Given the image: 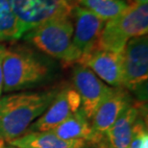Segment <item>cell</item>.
Instances as JSON below:
<instances>
[{
	"mask_svg": "<svg viewBox=\"0 0 148 148\" xmlns=\"http://www.w3.org/2000/svg\"><path fill=\"white\" fill-rule=\"evenodd\" d=\"M22 37L49 19L69 16L75 4L67 0H7Z\"/></svg>",
	"mask_w": 148,
	"mask_h": 148,
	"instance_id": "obj_5",
	"label": "cell"
},
{
	"mask_svg": "<svg viewBox=\"0 0 148 148\" xmlns=\"http://www.w3.org/2000/svg\"><path fill=\"white\" fill-rule=\"evenodd\" d=\"M138 108L128 105L112 126L108 130L106 138L112 148H129L133 126L138 119Z\"/></svg>",
	"mask_w": 148,
	"mask_h": 148,
	"instance_id": "obj_13",
	"label": "cell"
},
{
	"mask_svg": "<svg viewBox=\"0 0 148 148\" xmlns=\"http://www.w3.org/2000/svg\"><path fill=\"white\" fill-rule=\"evenodd\" d=\"M4 148H17V147H14V146H11V145H9V146H4Z\"/></svg>",
	"mask_w": 148,
	"mask_h": 148,
	"instance_id": "obj_23",
	"label": "cell"
},
{
	"mask_svg": "<svg viewBox=\"0 0 148 148\" xmlns=\"http://www.w3.org/2000/svg\"><path fill=\"white\" fill-rule=\"evenodd\" d=\"M122 54V88L138 90L146 86L148 79V38L147 35L131 38Z\"/></svg>",
	"mask_w": 148,
	"mask_h": 148,
	"instance_id": "obj_7",
	"label": "cell"
},
{
	"mask_svg": "<svg viewBox=\"0 0 148 148\" xmlns=\"http://www.w3.org/2000/svg\"><path fill=\"white\" fill-rule=\"evenodd\" d=\"M130 105L129 95L126 90L116 88L112 95L108 98L91 117V137L90 143L98 144L106 138L108 130L112 126L126 107Z\"/></svg>",
	"mask_w": 148,
	"mask_h": 148,
	"instance_id": "obj_11",
	"label": "cell"
},
{
	"mask_svg": "<svg viewBox=\"0 0 148 148\" xmlns=\"http://www.w3.org/2000/svg\"><path fill=\"white\" fill-rule=\"evenodd\" d=\"M72 83L81 99L80 109L88 120L116 88L108 86L90 69L80 64H76L72 69Z\"/></svg>",
	"mask_w": 148,
	"mask_h": 148,
	"instance_id": "obj_6",
	"label": "cell"
},
{
	"mask_svg": "<svg viewBox=\"0 0 148 148\" xmlns=\"http://www.w3.org/2000/svg\"><path fill=\"white\" fill-rule=\"evenodd\" d=\"M67 1L69 2H70V3H72V4H77V1H78V0H67Z\"/></svg>",
	"mask_w": 148,
	"mask_h": 148,
	"instance_id": "obj_21",
	"label": "cell"
},
{
	"mask_svg": "<svg viewBox=\"0 0 148 148\" xmlns=\"http://www.w3.org/2000/svg\"><path fill=\"white\" fill-rule=\"evenodd\" d=\"M17 148H84V140H66L51 131H32L9 143Z\"/></svg>",
	"mask_w": 148,
	"mask_h": 148,
	"instance_id": "obj_12",
	"label": "cell"
},
{
	"mask_svg": "<svg viewBox=\"0 0 148 148\" xmlns=\"http://www.w3.org/2000/svg\"><path fill=\"white\" fill-rule=\"evenodd\" d=\"M76 64L90 69L100 80L112 88H122V54L96 48L82 56Z\"/></svg>",
	"mask_w": 148,
	"mask_h": 148,
	"instance_id": "obj_10",
	"label": "cell"
},
{
	"mask_svg": "<svg viewBox=\"0 0 148 148\" xmlns=\"http://www.w3.org/2000/svg\"><path fill=\"white\" fill-rule=\"evenodd\" d=\"M6 47L3 43H0V98L2 97L3 93V69H2V64H3V58H4V54L6 51Z\"/></svg>",
	"mask_w": 148,
	"mask_h": 148,
	"instance_id": "obj_18",
	"label": "cell"
},
{
	"mask_svg": "<svg viewBox=\"0 0 148 148\" xmlns=\"http://www.w3.org/2000/svg\"><path fill=\"white\" fill-rule=\"evenodd\" d=\"M3 92L22 90L46 79L49 69L33 53L6 48L3 58Z\"/></svg>",
	"mask_w": 148,
	"mask_h": 148,
	"instance_id": "obj_4",
	"label": "cell"
},
{
	"mask_svg": "<svg viewBox=\"0 0 148 148\" xmlns=\"http://www.w3.org/2000/svg\"><path fill=\"white\" fill-rule=\"evenodd\" d=\"M129 148H148V133L143 120L138 119L133 126L131 143Z\"/></svg>",
	"mask_w": 148,
	"mask_h": 148,
	"instance_id": "obj_17",
	"label": "cell"
},
{
	"mask_svg": "<svg viewBox=\"0 0 148 148\" xmlns=\"http://www.w3.org/2000/svg\"><path fill=\"white\" fill-rule=\"evenodd\" d=\"M38 50L66 64H76L81 58L72 43L71 16L49 19L22 37Z\"/></svg>",
	"mask_w": 148,
	"mask_h": 148,
	"instance_id": "obj_2",
	"label": "cell"
},
{
	"mask_svg": "<svg viewBox=\"0 0 148 148\" xmlns=\"http://www.w3.org/2000/svg\"><path fill=\"white\" fill-rule=\"evenodd\" d=\"M122 1H124V2H126V3H128V4H130V3L132 2V0H122Z\"/></svg>",
	"mask_w": 148,
	"mask_h": 148,
	"instance_id": "obj_22",
	"label": "cell"
},
{
	"mask_svg": "<svg viewBox=\"0 0 148 148\" xmlns=\"http://www.w3.org/2000/svg\"><path fill=\"white\" fill-rule=\"evenodd\" d=\"M57 137L66 140L90 141L91 137V127L90 121L81 109L50 130Z\"/></svg>",
	"mask_w": 148,
	"mask_h": 148,
	"instance_id": "obj_14",
	"label": "cell"
},
{
	"mask_svg": "<svg viewBox=\"0 0 148 148\" xmlns=\"http://www.w3.org/2000/svg\"><path fill=\"white\" fill-rule=\"evenodd\" d=\"M77 4L105 22L118 16L129 6L122 0H78Z\"/></svg>",
	"mask_w": 148,
	"mask_h": 148,
	"instance_id": "obj_15",
	"label": "cell"
},
{
	"mask_svg": "<svg viewBox=\"0 0 148 148\" xmlns=\"http://www.w3.org/2000/svg\"><path fill=\"white\" fill-rule=\"evenodd\" d=\"M22 38L14 12L7 0H0V43L14 41Z\"/></svg>",
	"mask_w": 148,
	"mask_h": 148,
	"instance_id": "obj_16",
	"label": "cell"
},
{
	"mask_svg": "<svg viewBox=\"0 0 148 148\" xmlns=\"http://www.w3.org/2000/svg\"><path fill=\"white\" fill-rule=\"evenodd\" d=\"M111 148H112V147H111Z\"/></svg>",
	"mask_w": 148,
	"mask_h": 148,
	"instance_id": "obj_24",
	"label": "cell"
},
{
	"mask_svg": "<svg viewBox=\"0 0 148 148\" xmlns=\"http://www.w3.org/2000/svg\"><path fill=\"white\" fill-rule=\"evenodd\" d=\"M147 32L148 5L130 3L122 13L105 22L97 48L121 53L131 38L147 35Z\"/></svg>",
	"mask_w": 148,
	"mask_h": 148,
	"instance_id": "obj_3",
	"label": "cell"
},
{
	"mask_svg": "<svg viewBox=\"0 0 148 148\" xmlns=\"http://www.w3.org/2000/svg\"><path fill=\"white\" fill-rule=\"evenodd\" d=\"M4 146H5V143L2 140V138H0V148H4Z\"/></svg>",
	"mask_w": 148,
	"mask_h": 148,
	"instance_id": "obj_20",
	"label": "cell"
},
{
	"mask_svg": "<svg viewBox=\"0 0 148 148\" xmlns=\"http://www.w3.org/2000/svg\"><path fill=\"white\" fill-rule=\"evenodd\" d=\"M81 107L78 92L72 88H66L57 91L46 111L32 125L34 131L45 132L54 129Z\"/></svg>",
	"mask_w": 148,
	"mask_h": 148,
	"instance_id": "obj_9",
	"label": "cell"
},
{
	"mask_svg": "<svg viewBox=\"0 0 148 148\" xmlns=\"http://www.w3.org/2000/svg\"><path fill=\"white\" fill-rule=\"evenodd\" d=\"M57 91H38L8 94L0 98V138L4 143L27 133L51 104Z\"/></svg>",
	"mask_w": 148,
	"mask_h": 148,
	"instance_id": "obj_1",
	"label": "cell"
},
{
	"mask_svg": "<svg viewBox=\"0 0 148 148\" xmlns=\"http://www.w3.org/2000/svg\"><path fill=\"white\" fill-rule=\"evenodd\" d=\"M131 3H135V4H147L148 0H132Z\"/></svg>",
	"mask_w": 148,
	"mask_h": 148,
	"instance_id": "obj_19",
	"label": "cell"
},
{
	"mask_svg": "<svg viewBox=\"0 0 148 148\" xmlns=\"http://www.w3.org/2000/svg\"><path fill=\"white\" fill-rule=\"evenodd\" d=\"M70 16L73 22L74 47L81 57L90 54L97 48L105 21L78 4L73 6Z\"/></svg>",
	"mask_w": 148,
	"mask_h": 148,
	"instance_id": "obj_8",
	"label": "cell"
}]
</instances>
